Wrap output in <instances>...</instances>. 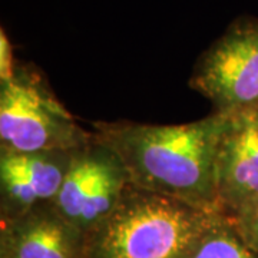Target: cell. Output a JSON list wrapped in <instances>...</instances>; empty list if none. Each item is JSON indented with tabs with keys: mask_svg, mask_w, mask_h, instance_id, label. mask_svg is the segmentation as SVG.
<instances>
[{
	"mask_svg": "<svg viewBox=\"0 0 258 258\" xmlns=\"http://www.w3.org/2000/svg\"><path fill=\"white\" fill-rule=\"evenodd\" d=\"M228 113L212 112L181 125L93 122V137L112 148L142 189L218 212L215 159Z\"/></svg>",
	"mask_w": 258,
	"mask_h": 258,
	"instance_id": "obj_1",
	"label": "cell"
},
{
	"mask_svg": "<svg viewBox=\"0 0 258 258\" xmlns=\"http://www.w3.org/2000/svg\"><path fill=\"white\" fill-rule=\"evenodd\" d=\"M214 212L131 184L89 238V258H188Z\"/></svg>",
	"mask_w": 258,
	"mask_h": 258,
	"instance_id": "obj_2",
	"label": "cell"
},
{
	"mask_svg": "<svg viewBox=\"0 0 258 258\" xmlns=\"http://www.w3.org/2000/svg\"><path fill=\"white\" fill-rule=\"evenodd\" d=\"M92 138L33 63L18 62L13 76L0 82V151H71Z\"/></svg>",
	"mask_w": 258,
	"mask_h": 258,
	"instance_id": "obj_3",
	"label": "cell"
},
{
	"mask_svg": "<svg viewBox=\"0 0 258 258\" xmlns=\"http://www.w3.org/2000/svg\"><path fill=\"white\" fill-rule=\"evenodd\" d=\"M189 86L211 102L214 112L258 106V19H235L198 57Z\"/></svg>",
	"mask_w": 258,
	"mask_h": 258,
	"instance_id": "obj_4",
	"label": "cell"
},
{
	"mask_svg": "<svg viewBox=\"0 0 258 258\" xmlns=\"http://www.w3.org/2000/svg\"><path fill=\"white\" fill-rule=\"evenodd\" d=\"M131 182L119 155L93 137L75 151L53 205L74 227L91 238L118 207Z\"/></svg>",
	"mask_w": 258,
	"mask_h": 258,
	"instance_id": "obj_5",
	"label": "cell"
},
{
	"mask_svg": "<svg viewBox=\"0 0 258 258\" xmlns=\"http://www.w3.org/2000/svg\"><path fill=\"white\" fill-rule=\"evenodd\" d=\"M218 212L234 217L258 201V106L228 113L215 159Z\"/></svg>",
	"mask_w": 258,
	"mask_h": 258,
	"instance_id": "obj_6",
	"label": "cell"
},
{
	"mask_svg": "<svg viewBox=\"0 0 258 258\" xmlns=\"http://www.w3.org/2000/svg\"><path fill=\"white\" fill-rule=\"evenodd\" d=\"M75 151H0V222L15 220L37 205L53 203Z\"/></svg>",
	"mask_w": 258,
	"mask_h": 258,
	"instance_id": "obj_7",
	"label": "cell"
},
{
	"mask_svg": "<svg viewBox=\"0 0 258 258\" xmlns=\"http://www.w3.org/2000/svg\"><path fill=\"white\" fill-rule=\"evenodd\" d=\"M0 258H89V238L52 203L0 222Z\"/></svg>",
	"mask_w": 258,
	"mask_h": 258,
	"instance_id": "obj_8",
	"label": "cell"
},
{
	"mask_svg": "<svg viewBox=\"0 0 258 258\" xmlns=\"http://www.w3.org/2000/svg\"><path fill=\"white\" fill-rule=\"evenodd\" d=\"M188 258H258L227 215L214 212Z\"/></svg>",
	"mask_w": 258,
	"mask_h": 258,
	"instance_id": "obj_9",
	"label": "cell"
},
{
	"mask_svg": "<svg viewBox=\"0 0 258 258\" xmlns=\"http://www.w3.org/2000/svg\"><path fill=\"white\" fill-rule=\"evenodd\" d=\"M231 221L242 240L258 254V201L231 217Z\"/></svg>",
	"mask_w": 258,
	"mask_h": 258,
	"instance_id": "obj_10",
	"label": "cell"
},
{
	"mask_svg": "<svg viewBox=\"0 0 258 258\" xmlns=\"http://www.w3.org/2000/svg\"><path fill=\"white\" fill-rule=\"evenodd\" d=\"M16 60L13 57V47L5 29H0V82L9 81L15 74Z\"/></svg>",
	"mask_w": 258,
	"mask_h": 258,
	"instance_id": "obj_11",
	"label": "cell"
}]
</instances>
